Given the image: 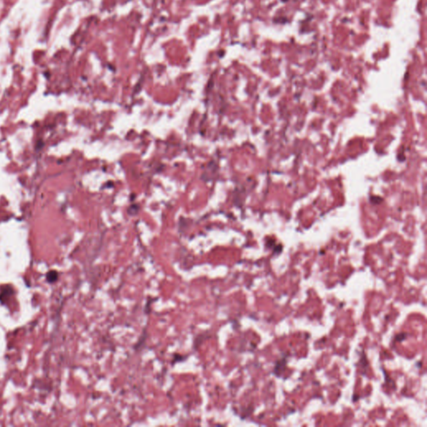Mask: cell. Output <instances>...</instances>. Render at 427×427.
<instances>
[{
    "label": "cell",
    "mask_w": 427,
    "mask_h": 427,
    "mask_svg": "<svg viewBox=\"0 0 427 427\" xmlns=\"http://www.w3.org/2000/svg\"><path fill=\"white\" fill-rule=\"evenodd\" d=\"M13 290L10 287H7V288L4 289V290L1 291V294H0V301L3 302L4 300H6V297H8L9 295H12Z\"/></svg>",
    "instance_id": "cell-1"
},
{
    "label": "cell",
    "mask_w": 427,
    "mask_h": 427,
    "mask_svg": "<svg viewBox=\"0 0 427 427\" xmlns=\"http://www.w3.org/2000/svg\"><path fill=\"white\" fill-rule=\"evenodd\" d=\"M282 1H283V2H286V0H282Z\"/></svg>",
    "instance_id": "cell-3"
},
{
    "label": "cell",
    "mask_w": 427,
    "mask_h": 427,
    "mask_svg": "<svg viewBox=\"0 0 427 427\" xmlns=\"http://www.w3.org/2000/svg\"><path fill=\"white\" fill-rule=\"evenodd\" d=\"M47 281L48 282H50V283H54L55 281L58 280L59 278V275L57 273V271L55 270H52V271H50L47 274Z\"/></svg>",
    "instance_id": "cell-2"
}]
</instances>
